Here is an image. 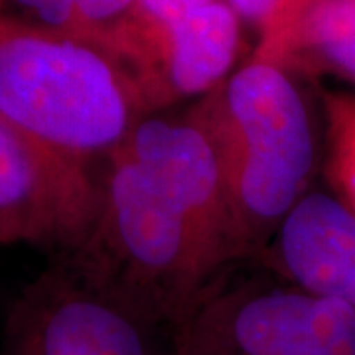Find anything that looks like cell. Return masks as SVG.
Wrapping results in <instances>:
<instances>
[{
    "instance_id": "obj_9",
    "label": "cell",
    "mask_w": 355,
    "mask_h": 355,
    "mask_svg": "<svg viewBox=\"0 0 355 355\" xmlns=\"http://www.w3.org/2000/svg\"><path fill=\"white\" fill-rule=\"evenodd\" d=\"M265 253L294 288L355 310V216L331 193L308 191Z\"/></svg>"
},
{
    "instance_id": "obj_15",
    "label": "cell",
    "mask_w": 355,
    "mask_h": 355,
    "mask_svg": "<svg viewBox=\"0 0 355 355\" xmlns=\"http://www.w3.org/2000/svg\"><path fill=\"white\" fill-rule=\"evenodd\" d=\"M4 6H6V0H0V14L4 12Z\"/></svg>"
},
{
    "instance_id": "obj_13",
    "label": "cell",
    "mask_w": 355,
    "mask_h": 355,
    "mask_svg": "<svg viewBox=\"0 0 355 355\" xmlns=\"http://www.w3.org/2000/svg\"><path fill=\"white\" fill-rule=\"evenodd\" d=\"M318 2L320 0H282V8H280L277 24H275L272 32L268 36L259 40V46L254 50L253 58L275 64V60L279 58L280 50L288 42L292 32L296 30V26L300 24L304 14Z\"/></svg>"
},
{
    "instance_id": "obj_7",
    "label": "cell",
    "mask_w": 355,
    "mask_h": 355,
    "mask_svg": "<svg viewBox=\"0 0 355 355\" xmlns=\"http://www.w3.org/2000/svg\"><path fill=\"white\" fill-rule=\"evenodd\" d=\"M93 166L58 153L0 114V247L73 251L99 209Z\"/></svg>"
},
{
    "instance_id": "obj_11",
    "label": "cell",
    "mask_w": 355,
    "mask_h": 355,
    "mask_svg": "<svg viewBox=\"0 0 355 355\" xmlns=\"http://www.w3.org/2000/svg\"><path fill=\"white\" fill-rule=\"evenodd\" d=\"M137 0H6L24 20L105 50V44Z\"/></svg>"
},
{
    "instance_id": "obj_1",
    "label": "cell",
    "mask_w": 355,
    "mask_h": 355,
    "mask_svg": "<svg viewBox=\"0 0 355 355\" xmlns=\"http://www.w3.org/2000/svg\"><path fill=\"white\" fill-rule=\"evenodd\" d=\"M188 116L216 148L243 253H265L308 193L316 166V135L302 93L284 67L251 55Z\"/></svg>"
},
{
    "instance_id": "obj_6",
    "label": "cell",
    "mask_w": 355,
    "mask_h": 355,
    "mask_svg": "<svg viewBox=\"0 0 355 355\" xmlns=\"http://www.w3.org/2000/svg\"><path fill=\"white\" fill-rule=\"evenodd\" d=\"M150 330L91 284L67 257L14 300L0 355H156Z\"/></svg>"
},
{
    "instance_id": "obj_5",
    "label": "cell",
    "mask_w": 355,
    "mask_h": 355,
    "mask_svg": "<svg viewBox=\"0 0 355 355\" xmlns=\"http://www.w3.org/2000/svg\"><path fill=\"white\" fill-rule=\"evenodd\" d=\"M172 355H355V310L298 288L209 284Z\"/></svg>"
},
{
    "instance_id": "obj_14",
    "label": "cell",
    "mask_w": 355,
    "mask_h": 355,
    "mask_svg": "<svg viewBox=\"0 0 355 355\" xmlns=\"http://www.w3.org/2000/svg\"><path fill=\"white\" fill-rule=\"evenodd\" d=\"M235 14L259 30V40L268 36L279 20L282 0H229Z\"/></svg>"
},
{
    "instance_id": "obj_2",
    "label": "cell",
    "mask_w": 355,
    "mask_h": 355,
    "mask_svg": "<svg viewBox=\"0 0 355 355\" xmlns=\"http://www.w3.org/2000/svg\"><path fill=\"white\" fill-rule=\"evenodd\" d=\"M99 176V209L69 259L99 291L150 326L176 330L216 279L202 243L174 202L119 146Z\"/></svg>"
},
{
    "instance_id": "obj_12",
    "label": "cell",
    "mask_w": 355,
    "mask_h": 355,
    "mask_svg": "<svg viewBox=\"0 0 355 355\" xmlns=\"http://www.w3.org/2000/svg\"><path fill=\"white\" fill-rule=\"evenodd\" d=\"M324 107V176L331 196L355 216V93L326 91Z\"/></svg>"
},
{
    "instance_id": "obj_10",
    "label": "cell",
    "mask_w": 355,
    "mask_h": 355,
    "mask_svg": "<svg viewBox=\"0 0 355 355\" xmlns=\"http://www.w3.org/2000/svg\"><path fill=\"white\" fill-rule=\"evenodd\" d=\"M275 64L286 71H331L355 85V0H320L314 4Z\"/></svg>"
},
{
    "instance_id": "obj_8",
    "label": "cell",
    "mask_w": 355,
    "mask_h": 355,
    "mask_svg": "<svg viewBox=\"0 0 355 355\" xmlns=\"http://www.w3.org/2000/svg\"><path fill=\"white\" fill-rule=\"evenodd\" d=\"M123 148L160 184L188 219L217 272L245 257L209 137L190 116H146Z\"/></svg>"
},
{
    "instance_id": "obj_3",
    "label": "cell",
    "mask_w": 355,
    "mask_h": 355,
    "mask_svg": "<svg viewBox=\"0 0 355 355\" xmlns=\"http://www.w3.org/2000/svg\"><path fill=\"white\" fill-rule=\"evenodd\" d=\"M0 114L93 166L150 116L123 65L99 46L0 14Z\"/></svg>"
},
{
    "instance_id": "obj_4",
    "label": "cell",
    "mask_w": 355,
    "mask_h": 355,
    "mask_svg": "<svg viewBox=\"0 0 355 355\" xmlns=\"http://www.w3.org/2000/svg\"><path fill=\"white\" fill-rule=\"evenodd\" d=\"M239 48V16L225 0H137L105 44L150 114L216 89Z\"/></svg>"
}]
</instances>
